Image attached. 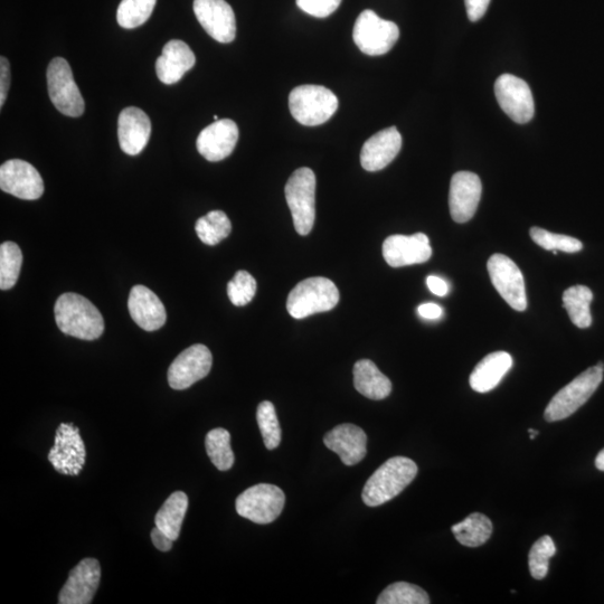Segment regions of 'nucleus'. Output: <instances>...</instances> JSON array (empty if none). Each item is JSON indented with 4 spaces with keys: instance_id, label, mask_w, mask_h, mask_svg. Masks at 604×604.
Wrapping results in <instances>:
<instances>
[{
    "instance_id": "f257e3e1",
    "label": "nucleus",
    "mask_w": 604,
    "mask_h": 604,
    "mask_svg": "<svg viewBox=\"0 0 604 604\" xmlns=\"http://www.w3.org/2000/svg\"><path fill=\"white\" fill-rule=\"evenodd\" d=\"M56 325L61 332L83 341H94L105 332V320L92 302L68 292L63 294L54 307Z\"/></svg>"
},
{
    "instance_id": "f03ea898",
    "label": "nucleus",
    "mask_w": 604,
    "mask_h": 604,
    "mask_svg": "<svg viewBox=\"0 0 604 604\" xmlns=\"http://www.w3.org/2000/svg\"><path fill=\"white\" fill-rule=\"evenodd\" d=\"M418 475V466L407 457H393L367 480L363 502L370 507L381 506L400 495Z\"/></svg>"
},
{
    "instance_id": "7ed1b4c3",
    "label": "nucleus",
    "mask_w": 604,
    "mask_h": 604,
    "mask_svg": "<svg viewBox=\"0 0 604 604\" xmlns=\"http://www.w3.org/2000/svg\"><path fill=\"white\" fill-rule=\"evenodd\" d=\"M338 301L335 283L324 277H314L299 282L291 290L287 310L291 317L304 319L334 309Z\"/></svg>"
},
{
    "instance_id": "20e7f679",
    "label": "nucleus",
    "mask_w": 604,
    "mask_h": 604,
    "mask_svg": "<svg viewBox=\"0 0 604 604\" xmlns=\"http://www.w3.org/2000/svg\"><path fill=\"white\" fill-rule=\"evenodd\" d=\"M604 365L588 368L577 379L565 386L554 395L544 412V418L549 422L568 419L587 403L596 392L603 380Z\"/></svg>"
},
{
    "instance_id": "39448f33",
    "label": "nucleus",
    "mask_w": 604,
    "mask_h": 604,
    "mask_svg": "<svg viewBox=\"0 0 604 604\" xmlns=\"http://www.w3.org/2000/svg\"><path fill=\"white\" fill-rule=\"evenodd\" d=\"M289 108L299 124L316 127L325 124L335 115L338 99L329 89L322 86H299L291 91Z\"/></svg>"
},
{
    "instance_id": "423d86ee",
    "label": "nucleus",
    "mask_w": 604,
    "mask_h": 604,
    "mask_svg": "<svg viewBox=\"0 0 604 604\" xmlns=\"http://www.w3.org/2000/svg\"><path fill=\"white\" fill-rule=\"evenodd\" d=\"M286 200L300 235H308L316 220V175L310 168L302 167L287 182Z\"/></svg>"
},
{
    "instance_id": "0eeeda50",
    "label": "nucleus",
    "mask_w": 604,
    "mask_h": 604,
    "mask_svg": "<svg viewBox=\"0 0 604 604\" xmlns=\"http://www.w3.org/2000/svg\"><path fill=\"white\" fill-rule=\"evenodd\" d=\"M400 37L399 26L385 21L371 9L358 16L353 39L358 49L370 56H381L393 49Z\"/></svg>"
},
{
    "instance_id": "6e6552de",
    "label": "nucleus",
    "mask_w": 604,
    "mask_h": 604,
    "mask_svg": "<svg viewBox=\"0 0 604 604\" xmlns=\"http://www.w3.org/2000/svg\"><path fill=\"white\" fill-rule=\"evenodd\" d=\"M286 504L285 493L278 486L259 484L245 490L235 502L238 514L249 521L266 525L275 522Z\"/></svg>"
},
{
    "instance_id": "1a4fd4ad",
    "label": "nucleus",
    "mask_w": 604,
    "mask_h": 604,
    "mask_svg": "<svg viewBox=\"0 0 604 604\" xmlns=\"http://www.w3.org/2000/svg\"><path fill=\"white\" fill-rule=\"evenodd\" d=\"M47 89L53 105L64 116L78 118L83 115L86 103L75 83L71 66L63 58H55L47 69Z\"/></svg>"
},
{
    "instance_id": "9d476101",
    "label": "nucleus",
    "mask_w": 604,
    "mask_h": 604,
    "mask_svg": "<svg viewBox=\"0 0 604 604\" xmlns=\"http://www.w3.org/2000/svg\"><path fill=\"white\" fill-rule=\"evenodd\" d=\"M498 105L516 124H527L535 115V103L530 86L515 75L503 74L495 83Z\"/></svg>"
},
{
    "instance_id": "9b49d317",
    "label": "nucleus",
    "mask_w": 604,
    "mask_h": 604,
    "mask_svg": "<svg viewBox=\"0 0 604 604\" xmlns=\"http://www.w3.org/2000/svg\"><path fill=\"white\" fill-rule=\"evenodd\" d=\"M49 460L56 471L68 476H78L86 465L87 450L80 430L73 423H61L56 430L54 447Z\"/></svg>"
},
{
    "instance_id": "f8f14e48",
    "label": "nucleus",
    "mask_w": 604,
    "mask_h": 604,
    "mask_svg": "<svg viewBox=\"0 0 604 604\" xmlns=\"http://www.w3.org/2000/svg\"><path fill=\"white\" fill-rule=\"evenodd\" d=\"M490 280L498 294L516 311L527 308L525 280L516 263L504 256L494 254L487 263Z\"/></svg>"
},
{
    "instance_id": "ddd939ff",
    "label": "nucleus",
    "mask_w": 604,
    "mask_h": 604,
    "mask_svg": "<svg viewBox=\"0 0 604 604\" xmlns=\"http://www.w3.org/2000/svg\"><path fill=\"white\" fill-rule=\"evenodd\" d=\"M213 356L209 348L196 344L179 354L168 370L171 388L183 391L205 379L212 370Z\"/></svg>"
},
{
    "instance_id": "4468645a",
    "label": "nucleus",
    "mask_w": 604,
    "mask_h": 604,
    "mask_svg": "<svg viewBox=\"0 0 604 604\" xmlns=\"http://www.w3.org/2000/svg\"><path fill=\"white\" fill-rule=\"evenodd\" d=\"M2 191L25 201L39 200L44 193L41 174L22 159H11L0 167Z\"/></svg>"
},
{
    "instance_id": "2eb2a0df",
    "label": "nucleus",
    "mask_w": 604,
    "mask_h": 604,
    "mask_svg": "<svg viewBox=\"0 0 604 604\" xmlns=\"http://www.w3.org/2000/svg\"><path fill=\"white\" fill-rule=\"evenodd\" d=\"M194 13L207 34L220 43H231L237 36V20L225 0H194Z\"/></svg>"
},
{
    "instance_id": "dca6fc26",
    "label": "nucleus",
    "mask_w": 604,
    "mask_h": 604,
    "mask_svg": "<svg viewBox=\"0 0 604 604\" xmlns=\"http://www.w3.org/2000/svg\"><path fill=\"white\" fill-rule=\"evenodd\" d=\"M483 193L478 175L458 172L452 176L449 192V207L452 220L467 223L475 216Z\"/></svg>"
},
{
    "instance_id": "f3484780",
    "label": "nucleus",
    "mask_w": 604,
    "mask_h": 604,
    "mask_svg": "<svg viewBox=\"0 0 604 604\" xmlns=\"http://www.w3.org/2000/svg\"><path fill=\"white\" fill-rule=\"evenodd\" d=\"M432 249L430 240L424 233L391 235L383 243V257L392 268L421 264L430 260Z\"/></svg>"
},
{
    "instance_id": "a211bd4d",
    "label": "nucleus",
    "mask_w": 604,
    "mask_h": 604,
    "mask_svg": "<svg viewBox=\"0 0 604 604\" xmlns=\"http://www.w3.org/2000/svg\"><path fill=\"white\" fill-rule=\"evenodd\" d=\"M101 566L96 559H84L70 572L59 596L61 604H89L96 596Z\"/></svg>"
},
{
    "instance_id": "6ab92c4d",
    "label": "nucleus",
    "mask_w": 604,
    "mask_h": 604,
    "mask_svg": "<svg viewBox=\"0 0 604 604\" xmlns=\"http://www.w3.org/2000/svg\"><path fill=\"white\" fill-rule=\"evenodd\" d=\"M238 125L231 119L216 120L201 131L196 141L198 153L209 162H221L238 144Z\"/></svg>"
},
{
    "instance_id": "aec40b11",
    "label": "nucleus",
    "mask_w": 604,
    "mask_h": 604,
    "mask_svg": "<svg viewBox=\"0 0 604 604\" xmlns=\"http://www.w3.org/2000/svg\"><path fill=\"white\" fill-rule=\"evenodd\" d=\"M402 148V136L395 127L386 128L366 141L361 164L367 172H379L389 166Z\"/></svg>"
},
{
    "instance_id": "412c9836",
    "label": "nucleus",
    "mask_w": 604,
    "mask_h": 604,
    "mask_svg": "<svg viewBox=\"0 0 604 604\" xmlns=\"http://www.w3.org/2000/svg\"><path fill=\"white\" fill-rule=\"evenodd\" d=\"M128 308L134 322L147 332H155L166 323L167 314L162 300L145 286L131 289Z\"/></svg>"
},
{
    "instance_id": "4be33fe9",
    "label": "nucleus",
    "mask_w": 604,
    "mask_h": 604,
    "mask_svg": "<svg viewBox=\"0 0 604 604\" xmlns=\"http://www.w3.org/2000/svg\"><path fill=\"white\" fill-rule=\"evenodd\" d=\"M324 442L329 450L341 457L346 466L360 464L366 456V433L355 424L346 423L334 428L326 434Z\"/></svg>"
},
{
    "instance_id": "5701e85b",
    "label": "nucleus",
    "mask_w": 604,
    "mask_h": 604,
    "mask_svg": "<svg viewBox=\"0 0 604 604\" xmlns=\"http://www.w3.org/2000/svg\"><path fill=\"white\" fill-rule=\"evenodd\" d=\"M151 134L150 119L136 107L122 110L118 121L119 144L129 156H137L145 149Z\"/></svg>"
},
{
    "instance_id": "b1692460",
    "label": "nucleus",
    "mask_w": 604,
    "mask_h": 604,
    "mask_svg": "<svg viewBox=\"0 0 604 604\" xmlns=\"http://www.w3.org/2000/svg\"><path fill=\"white\" fill-rule=\"evenodd\" d=\"M196 63L195 54L185 42L169 41L156 62V73L160 81L167 86L181 81L186 72Z\"/></svg>"
},
{
    "instance_id": "393cba45",
    "label": "nucleus",
    "mask_w": 604,
    "mask_h": 604,
    "mask_svg": "<svg viewBox=\"0 0 604 604\" xmlns=\"http://www.w3.org/2000/svg\"><path fill=\"white\" fill-rule=\"evenodd\" d=\"M513 358L506 352L487 355L470 375L471 389L478 393H488L497 388L505 375L511 371Z\"/></svg>"
},
{
    "instance_id": "a878e982",
    "label": "nucleus",
    "mask_w": 604,
    "mask_h": 604,
    "mask_svg": "<svg viewBox=\"0 0 604 604\" xmlns=\"http://www.w3.org/2000/svg\"><path fill=\"white\" fill-rule=\"evenodd\" d=\"M355 389L365 398L380 401L392 392V383L370 360H361L354 365Z\"/></svg>"
},
{
    "instance_id": "bb28decb",
    "label": "nucleus",
    "mask_w": 604,
    "mask_h": 604,
    "mask_svg": "<svg viewBox=\"0 0 604 604\" xmlns=\"http://www.w3.org/2000/svg\"><path fill=\"white\" fill-rule=\"evenodd\" d=\"M188 509V497L183 492H175L168 497L155 517V524L173 541L181 534L182 525Z\"/></svg>"
},
{
    "instance_id": "cd10ccee",
    "label": "nucleus",
    "mask_w": 604,
    "mask_h": 604,
    "mask_svg": "<svg viewBox=\"0 0 604 604\" xmlns=\"http://www.w3.org/2000/svg\"><path fill=\"white\" fill-rule=\"evenodd\" d=\"M451 530L461 545L478 547L484 545L492 536L493 523L486 515L473 513L464 521L453 525Z\"/></svg>"
},
{
    "instance_id": "c85d7f7f",
    "label": "nucleus",
    "mask_w": 604,
    "mask_h": 604,
    "mask_svg": "<svg viewBox=\"0 0 604 604\" xmlns=\"http://www.w3.org/2000/svg\"><path fill=\"white\" fill-rule=\"evenodd\" d=\"M562 299L563 307L575 326L584 329L592 325L590 305L593 294L590 288L581 285L571 287L564 291Z\"/></svg>"
},
{
    "instance_id": "c756f323",
    "label": "nucleus",
    "mask_w": 604,
    "mask_h": 604,
    "mask_svg": "<svg viewBox=\"0 0 604 604\" xmlns=\"http://www.w3.org/2000/svg\"><path fill=\"white\" fill-rule=\"evenodd\" d=\"M197 237L206 244H219L228 238L232 231L231 221L224 212L212 211L198 219L195 225Z\"/></svg>"
},
{
    "instance_id": "7c9ffc66",
    "label": "nucleus",
    "mask_w": 604,
    "mask_h": 604,
    "mask_svg": "<svg viewBox=\"0 0 604 604\" xmlns=\"http://www.w3.org/2000/svg\"><path fill=\"white\" fill-rule=\"evenodd\" d=\"M207 455L213 465L221 470L228 471L234 465V453L231 448V434L228 430L216 428L207 433L205 439Z\"/></svg>"
},
{
    "instance_id": "2f4dec72",
    "label": "nucleus",
    "mask_w": 604,
    "mask_h": 604,
    "mask_svg": "<svg viewBox=\"0 0 604 604\" xmlns=\"http://www.w3.org/2000/svg\"><path fill=\"white\" fill-rule=\"evenodd\" d=\"M23 253L14 242H4L0 247V288L12 289L20 277Z\"/></svg>"
},
{
    "instance_id": "473e14b6",
    "label": "nucleus",
    "mask_w": 604,
    "mask_h": 604,
    "mask_svg": "<svg viewBox=\"0 0 604 604\" xmlns=\"http://www.w3.org/2000/svg\"><path fill=\"white\" fill-rule=\"evenodd\" d=\"M156 3L157 0H122L118 7V24L126 30L144 25L153 14Z\"/></svg>"
},
{
    "instance_id": "72a5a7b5",
    "label": "nucleus",
    "mask_w": 604,
    "mask_h": 604,
    "mask_svg": "<svg viewBox=\"0 0 604 604\" xmlns=\"http://www.w3.org/2000/svg\"><path fill=\"white\" fill-rule=\"evenodd\" d=\"M377 604H429L428 593L418 585L396 582L386 588L376 601Z\"/></svg>"
},
{
    "instance_id": "f704fd0d",
    "label": "nucleus",
    "mask_w": 604,
    "mask_h": 604,
    "mask_svg": "<svg viewBox=\"0 0 604 604\" xmlns=\"http://www.w3.org/2000/svg\"><path fill=\"white\" fill-rule=\"evenodd\" d=\"M555 553L556 546L549 535L542 536L539 541L534 543L530 556H528V565H530V571L535 580L546 578L549 573L550 560Z\"/></svg>"
},
{
    "instance_id": "c9c22d12",
    "label": "nucleus",
    "mask_w": 604,
    "mask_h": 604,
    "mask_svg": "<svg viewBox=\"0 0 604 604\" xmlns=\"http://www.w3.org/2000/svg\"><path fill=\"white\" fill-rule=\"evenodd\" d=\"M257 420L264 445H266L269 450L277 449L281 442V428L275 405L269 401L260 403L257 412Z\"/></svg>"
},
{
    "instance_id": "e433bc0d",
    "label": "nucleus",
    "mask_w": 604,
    "mask_h": 604,
    "mask_svg": "<svg viewBox=\"0 0 604 604\" xmlns=\"http://www.w3.org/2000/svg\"><path fill=\"white\" fill-rule=\"evenodd\" d=\"M530 234L532 240L547 251L577 253L583 249L581 241L568 235L551 233L541 228H532Z\"/></svg>"
},
{
    "instance_id": "4c0bfd02",
    "label": "nucleus",
    "mask_w": 604,
    "mask_h": 604,
    "mask_svg": "<svg viewBox=\"0 0 604 604\" xmlns=\"http://www.w3.org/2000/svg\"><path fill=\"white\" fill-rule=\"evenodd\" d=\"M257 281L248 271H238L229 282L228 295L234 306L243 307L250 304L257 294Z\"/></svg>"
},
{
    "instance_id": "58836bf2",
    "label": "nucleus",
    "mask_w": 604,
    "mask_h": 604,
    "mask_svg": "<svg viewBox=\"0 0 604 604\" xmlns=\"http://www.w3.org/2000/svg\"><path fill=\"white\" fill-rule=\"evenodd\" d=\"M342 0H297V6L308 15L325 18L337 11Z\"/></svg>"
},
{
    "instance_id": "ea45409f",
    "label": "nucleus",
    "mask_w": 604,
    "mask_h": 604,
    "mask_svg": "<svg viewBox=\"0 0 604 604\" xmlns=\"http://www.w3.org/2000/svg\"><path fill=\"white\" fill-rule=\"evenodd\" d=\"M11 65L4 56L0 58V107H4L9 87H11Z\"/></svg>"
},
{
    "instance_id": "a19ab883",
    "label": "nucleus",
    "mask_w": 604,
    "mask_h": 604,
    "mask_svg": "<svg viewBox=\"0 0 604 604\" xmlns=\"http://www.w3.org/2000/svg\"><path fill=\"white\" fill-rule=\"evenodd\" d=\"M469 21L478 22L487 12L490 0H465Z\"/></svg>"
},
{
    "instance_id": "79ce46f5",
    "label": "nucleus",
    "mask_w": 604,
    "mask_h": 604,
    "mask_svg": "<svg viewBox=\"0 0 604 604\" xmlns=\"http://www.w3.org/2000/svg\"><path fill=\"white\" fill-rule=\"evenodd\" d=\"M151 541H153L156 549L162 552L171 551L175 542L166 533L159 530L157 526L151 531Z\"/></svg>"
},
{
    "instance_id": "37998d69",
    "label": "nucleus",
    "mask_w": 604,
    "mask_h": 604,
    "mask_svg": "<svg viewBox=\"0 0 604 604\" xmlns=\"http://www.w3.org/2000/svg\"><path fill=\"white\" fill-rule=\"evenodd\" d=\"M427 285L428 288L430 289V291L432 292V294L437 295L439 297H445L448 295L449 292V286L448 283L437 277V276H430L427 279Z\"/></svg>"
},
{
    "instance_id": "c03bdc74",
    "label": "nucleus",
    "mask_w": 604,
    "mask_h": 604,
    "mask_svg": "<svg viewBox=\"0 0 604 604\" xmlns=\"http://www.w3.org/2000/svg\"><path fill=\"white\" fill-rule=\"evenodd\" d=\"M419 315L424 319L436 320L442 316V308L437 304H423L418 308Z\"/></svg>"
},
{
    "instance_id": "a18cd8bd",
    "label": "nucleus",
    "mask_w": 604,
    "mask_h": 604,
    "mask_svg": "<svg viewBox=\"0 0 604 604\" xmlns=\"http://www.w3.org/2000/svg\"><path fill=\"white\" fill-rule=\"evenodd\" d=\"M596 467L599 470L604 471V449L600 451L599 455L597 456Z\"/></svg>"
},
{
    "instance_id": "49530a36",
    "label": "nucleus",
    "mask_w": 604,
    "mask_h": 604,
    "mask_svg": "<svg viewBox=\"0 0 604 604\" xmlns=\"http://www.w3.org/2000/svg\"><path fill=\"white\" fill-rule=\"evenodd\" d=\"M528 433L531 434V440H534L536 436H539L540 432L534 429L528 430Z\"/></svg>"
},
{
    "instance_id": "de8ad7c7",
    "label": "nucleus",
    "mask_w": 604,
    "mask_h": 604,
    "mask_svg": "<svg viewBox=\"0 0 604 604\" xmlns=\"http://www.w3.org/2000/svg\"><path fill=\"white\" fill-rule=\"evenodd\" d=\"M214 120H215V121H216V120H219V117H217V116H214Z\"/></svg>"
}]
</instances>
